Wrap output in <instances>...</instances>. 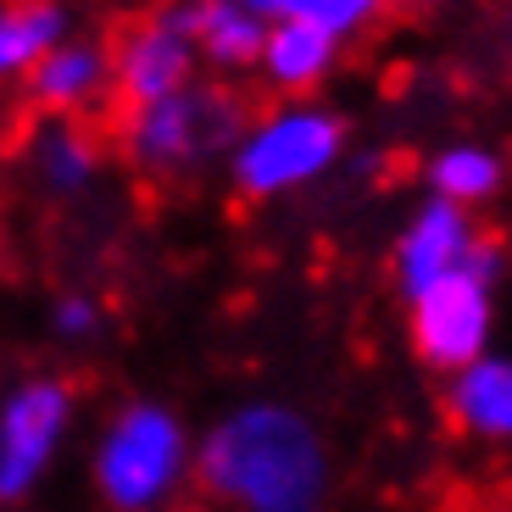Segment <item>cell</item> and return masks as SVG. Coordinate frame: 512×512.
<instances>
[{"instance_id":"1","label":"cell","mask_w":512,"mask_h":512,"mask_svg":"<svg viewBox=\"0 0 512 512\" xmlns=\"http://www.w3.org/2000/svg\"><path fill=\"white\" fill-rule=\"evenodd\" d=\"M195 474L229 512H323L334 462L323 429L301 407L251 396L201 435Z\"/></svg>"},{"instance_id":"2","label":"cell","mask_w":512,"mask_h":512,"mask_svg":"<svg viewBox=\"0 0 512 512\" xmlns=\"http://www.w3.org/2000/svg\"><path fill=\"white\" fill-rule=\"evenodd\" d=\"M190 474H195L190 423L167 401H128L95 435L90 479H95V496L112 512L173 507V496L184 490Z\"/></svg>"},{"instance_id":"3","label":"cell","mask_w":512,"mask_h":512,"mask_svg":"<svg viewBox=\"0 0 512 512\" xmlns=\"http://www.w3.org/2000/svg\"><path fill=\"white\" fill-rule=\"evenodd\" d=\"M346 156V117L318 101H284L240 128L229 151V184L245 201H284L329 179Z\"/></svg>"},{"instance_id":"4","label":"cell","mask_w":512,"mask_h":512,"mask_svg":"<svg viewBox=\"0 0 512 512\" xmlns=\"http://www.w3.org/2000/svg\"><path fill=\"white\" fill-rule=\"evenodd\" d=\"M501 273H507V256H501V245L485 234L474 268L451 273V279L429 284L423 295L407 301V340H412L423 368H435L451 379V373H462L468 362L490 357Z\"/></svg>"},{"instance_id":"5","label":"cell","mask_w":512,"mask_h":512,"mask_svg":"<svg viewBox=\"0 0 512 512\" xmlns=\"http://www.w3.org/2000/svg\"><path fill=\"white\" fill-rule=\"evenodd\" d=\"M240 128L245 112L223 84H195L162 106L128 112L123 151L134 156V167H145L156 179H179V173H195V167L229 156Z\"/></svg>"},{"instance_id":"6","label":"cell","mask_w":512,"mask_h":512,"mask_svg":"<svg viewBox=\"0 0 512 512\" xmlns=\"http://www.w3.org/2000/svg\"><path fill=\"white\" fill-rule=\"evenodd\" d=\"M73 412V384L51 379V373H34L0 396V501L6 507L45 485V474L67 446Z\"/></svg>"},{"instance_id":"7","label":"cell","mask_w":512,"mask_h":512,"mask_svg":"<svg viewBox=\"0 0 512 512\" xmlns=\"http://www.w3.org/2000/svg\"><path fill=\"white\" fill-rule=\"evenodd\" d=\"M195 73H201V56L190 39V6L151 12L112 39V90L123 95L128 112H145V106L195 90L201 84Z\"/></svg>"},{"instance_id":"8","label":"cell","mask_w":512,"mask_h":512,"mask_svg":"<svg viewBox=\"0 0 512 512\" xmlns=\"http://www.w3.org/2000/svg\"><path fill=\"white\" fill-rule=\"evenodd\" d=\"M479 245H485V234H479L474 212L446 206V201H423V206H412V218L401 223L396 251H390V273H396L401 295L412 301V295H423L429 284L474 268Z\"/></svg>"},{"instance_id":"9","label":"cell","mask_w":512,"mask_h":512,"mask_svg":"<svg viewBox=\"0 0 512 512\" xmlns=\"http://www.w3.org/2000/svg\"><path fill=\"white\" fill-rule=\"evenodd\" d=\"M112 90V45L95 34H67L34 62L28 73V95L39 112H51L56 123H73V112L95 106Z\"/></svg>"},{"instance_id":"10","label":"cell","mask_w":512,"mask_h":512,"mask_svg":"<svg viewBox=\"0 0 512 512\" xmlns=\"http://www.w3.org/2000/svg\"><path fill=\"white\" fill-rule=\"evenodd\" d=\"M446 418L457 435L479 440V446H512V357L490 351L462 373H451Z\"/></svg>"},{"instance_id":"11","label":"cell","mask_w":512,"mask_h":512,"mask_svg":"<svg viewBox=\"0 0 512 512\" xmlns=\"http://www.w3.org/2000/svg\"><path fill=\"white\" fill-rule=\"evenodd\" d=\"M268 17L256 0H206L190 6V39L195 56L218 73H256L262 45H268Z\"/></svg>"},{"instance_id":"12","label":"cell","mask_w":512,"mask_h":512,"mask_svg":"<svg viewBox=\"0 0 512 512\" xmlns=\"http://www.w3.org/2000/svg\"><path fill=\"white\" fill-rule=\"evenodd\" d=\"M334 62H340V45H334L329 34H318V28H307V23H273L256 73L268 78L279 95L301 101V95L318 90L323 78L334 73Z\"/></svg>"},{"instance_id":"13","label":"cell","mask_w":512,"mask_h":512,"mask_svg":"<svg viewBox=\"0 0 512 512\" xmlns=\"http://www.w3.org/2000/svg\"><path fill=\"white\" fill-rule=\"evenodd\" d=\"M423 173H429V201L462 206V212L496 201L501 184H507V162H501V151L496 145H479V140L440 145Z\"/></svg>"},{"instance_id":"14","label":"cell","mask_w":512,"mask_h":512,"mask_svg":"<svg viewBox=\"0 0 512 512\" xmlns=\"http://www.w3.org/2000/svg\"><path fill=\"white\" fill-rule=\"evenodd\" d=\"M28 167H34V179L45 184L51 195H84L101 173V145L84 134L78 123H51L39 128L34 145H28Z\"/></svg>"},{"instance_id":"15","label":"cell","mask_w":512,"mask_h":512,"mask_svg":"<svg viewBox=\"0 0 512 512\" xmlns=\"http://www.w3.org/2000/svg\"><path fill=\"white\" fill-rule=\"evenodd\" d=\"M73 34L62 6H0V78H28L56 39Z\"/></svg>"},{"instance_id":"16","label":"cell","mask_w":512,"mask_h":512,"mask_svg":"<svg viewBox=\"0 0 512 512\" xmlns=\"http://www.w3.org/2000/svg\"><path fill=\"white\" fill-rule=\"evenodd\" d=\"M256 6H262L268 23H307V28H318V34H329L334 45L357 39L362 28L379 17L373 0H256Z\"/></svg>"},{"instance_id":"17","label":"cell","mask_w":512,"mask_h":512,"mask_svg":"<svg viewBox=\"0 0 512 512\" xmlns=\"http://www.w3.org/2000/svg\"><path fill=\"white\" fill-rule=\"evenodd\" d=\"M101 323H106V307L95 301L90 290L56 295V307H51V334L56 340H67V346H90L95 334H101Z\"/></svg>"},{"instance_id":"18","label":"cell","mask_w":512,"mask_h":512,"mask_svg":"<svg viewBox=\"0 0 512 512\" xmlns=\"http://www.w3.org/2000/svg\"><path fill=\"white\" fill-rule=\"evenodd\" d=\"M156 512H184V507H156Z\"/></svg>"}]
</instances>
